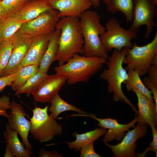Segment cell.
Returning <instances> with one entry per match:
<instances>
[{
    "mask_svg": "<svg viewBox=\"0 0 157 157\" xmlns=\"http://www.w3.org/2000/svg\"><path fill=\"white\" fill-rule=\"evenodd\" d=\"M56 29L60 30L56 60L58 66L67 62L74 54H83L84 40L78 17L60 18Z\"/></svg>",
    "mask_w": 157,
    "mask_h": 157,
    "instance_id": "obj_1",
    "label": "cell"
},
{
    "mask_svg": "<svg viewBox=\"0 0 157 157\" xmlns=\"http://www.w3.org/2000/svg\"><path fill=\"white\" fill-rule=\"evenodd\" d=\"M107 59L104 58L82 56L74 54L64 64L55 67L56 74L65 77L69 85L88 82L100 71Z\"/></svg>",
    "mask_w": 157,
    "mask_h": 157,
    "instance_id": "obj_2",
    "label": "cell"
},
{
    "mask_svg": "<svg viewBox=\"0 0 157 157\" xmlns=\"http://www.w3.org/2000/svg\"><path fill=\"white\" fill-rule=\"evenodd\" d=\"M126 52V48L121 51L114 49L111 55L107 59V69L103 70L99 77L108 83V91L113 94V101L116 102L124 101L130 106L136 116L138 113L136 108L126 96L122 89V83L128 78L127 70L123 66Z\"/></svg>",
    "mask_w": 157,
    "mask_h": 157,
    "instance_id": "obj_3",
    "label": "cell"
},
{
    "mask_svg": "<svg viewBox=\"0 0 157 157\" xmlns=\"http://www.w3.org/2000/svg\"><path fill=\"white\" fill-rule=\"evenodd\" d=\"M79 18L84 40L83 54L87 57L104 58L107 60L108 52L103 46L100 38L106 30L101 24L100 16L98 12L88 10Z\"/></svg>",
    "mask_w": 157,
    "mask_h": 157,
    "instance_id": "obj_4",
    "label": "cell"
},
{
    "mask_svg": "<svg viewBox=\"0 0 157 157\" xmlns=\"http://www.w3.org/2000/svg\"><path fill=\"white\" fill-rule=\"evenodd\" d=\"M48 106L44 108L36 106L33 110V115L30 119V133L40 143L52 140L55 136L61 135L63 132L62 125L48 115Z\"/></svg>",
    "mask_w": 157,
    "mask_h": 157,
    "instance_id": "obj_5",
    "label": "cell"
},
{
    "mask_svg": "<svg viewBox=\"0 0 157 157\" xmlns=\"http://www.w3.org/2000/svg\"><path fill=\"white\" fill-rule=\"evenodd\" d=\"M157 54L156 32L152 40L146 45L139 46L135 42L131 48H127L123 61V64L126 65L125 69L127 71L135 70L140 76H143L147 74L154 56Z\"/></svg>",
    "mask_w": 157,
    "mask_h": 157,
    "instance_id": "obj_6",
    "label": "cell"
},
{
    "mask_svg": "<svg viewBox=\"0 0 157 157\" xmlns=\"http://www.w3.org/2000/svg\"><path fill=\"white\" fill-rule=\"evenodd\" d=\"M106 31L100 36L102 44L108 51L113 49L121 51L123 48H131L132 39L137 38V33L126 30L114 17L109 19L105 24Z\"/></svg>",
    "mask_w": 157,
    "mask_h": 157,
    "instance_id": "obj_7",
    "label": "cell"
},
{
    "mask_svg": "<svg viewBox=\"0 0 157 157\" xmlns=\"http://www.w3.org/2000/svg\"><path fill=\"white\" fill-rule=\"evenodd\" d=\"M134 18L129 30L137 33L142 26H146L144 39H148L154 28L157 26L155 20L157 13L153 0H133Z\"/></svg>",
    "mask_w": 157,
    "mask_h": 157,
    "instance_id": "obj_8",
    "label": "cell"
},
{
    "mask_svg": "<svg viewBox=\"0 0 157 157\" xmlns=\"http://www.w3.org/2000/svg\"><path fill=\"white\" fill-rule=\"evenodd\" d=\"M60 18L59 11L52 9L23 23L17 32L32 38L50 34L56 30Z\"/></svg>",
    "mask_w": 157,
    "mask_h": 157,
    "instance_id": "obj_9",
    "label": "cell"
},
{
    "mask_svg": "<svg viewBox=\"0 0 157 157\" xmlns=\"http://www.w3.org/2000/svg\"><path fill=\"white\" fill-rule=\"evenodd\" d=\"M126 133L121 142L111 145L108 142H104L110 148L115 157H135V149L137 147L136 143L139 138H143L148 131V126L138 122L136 126Z\"/></svg>",
    "mask_w": 157,
    "mask_h": 157,
    "instance_id": "obj_10",
    "label": "cell"
},
{
    "mask_svg": "<svg viewBox=\"0 0 157 157\" xmlns=\"http://www.w3.org/2000/svg\"><path fill=\"white\" fill-rule=\"evenodd\" d=\"M10 109L11 112L6 117L8 125L20 135L26 148L31 150L33 147L28 139L31 128V122L26 118V114L23 107L20 104L12 100Z\"/></svg>",
    "mask_w": 157,
    "mask_h": 157,
    "instance_id": "obj_11",
    "label": "cell"
},
{
    "mask_svg": "<svg viewBox=\"0 0 157 157\" xmlns=\"http://www.w3.org/2000/svg\"><path fill=\"white\" fill-rule=\"evenodd\" d=\"M33 38L17 32L13 36L12 49L9 61L1 76L18 71L22 66L21 62L26 55Z\"/></svg>",
    "mask_w": 157,
    "mask_h": 157,
    "instance_id": "obj_12",
    "label": "cell"
},
{
    "mask_svg": "<svg viewBox=\"0 0 157 157\" xmlns=\"http://www.w3.org/2000/svg\"><path fill=\"white\" fill-rule=\"evenodd\" d=\"M78 115L93 118L98 122V126L108 129L102 139L104 142H110L114 140L120 142L126 135V132L129 131L130 128L135 127V124L138 122L137 117L129 123L123 124L119 123V121L116 119L110 118H99L93 114L85 115L79 114Z\"/></svg>",
    "mask_w": 157,
    "mask_h": 157,
    "instance_id": "obj_13",
    "label": "cell"
},
{
    "mask_svg": "<svg viewBox=\"0 0 157 157\" xmlns=\"http://www.w3.org/2000/svg\"><path fill=\"white\" fill-rule=\"evenodd\" d=\"M66 82L63 76L47 74L32 94L34 101L42 103L49 102Z\"/></svg>",
    "mask_w": 157,
    "mask_h": 157,
    "instance_id": "obj_14",
    "label": "cell"
},
{
    "mask_svg": "<svg viewBox=\"0 0 157 157\" xmlns=\"http://www.w3.org/2000/svg\"><path fill=\"white\" fill-rule=\"evenodd\" d=\"M52 9L49 0H28L20 8L6 17L23 24Z\"/></svg>",
    "mask_w": 157,
    "mask_h": 157,
    "instance_id": "obj_15",
    "label": "cell"
},
{
    "mask_svg": "<svg viewBox=\"0 0 157 157\" xmlns=\"http://www.w3.org/2000/svg\"><path fill=\"white\" fill-rule=\"evenodd\" d=\"M52 9L59 12L60 18L64 17H79L92 5L90 0H49Z\"/></svg>",
    "mask_w": 157,
    "mask_h": 157,
    "instance_id": "obj_16",
    "label": "cell"
},
{
    "mask_svg": "<svg viewBox=\"0 0 157 157\" xmlns=\"http://www.w3.org/2000/svg\"><path fill=\"white\" fill-rule=\"evenodd\" d=\"M137 98L138 122L147 126L157 125V107L137 89L133 88Z\"/></svg>",
    "mask_w": 157,
    "mask_h": 157,
    "instance_id": "obj_17",
    "label": "cell"
},
{
    "mask_svg": "<svg viewBox=\"0 0 157 157\" xmlns=\"http://www.w3.org/2000/svg\"><path fill=\"white\" fill-rule=\"evenodd\" d=\"M17 132L6 125L3 132V138L6 144L4 157H30L32 154L31 150L27 149L23 143L19 140Z\"/></svg>",
    "mask_w": 157,
    "mask_h": 157,
    "instance_id": "obj_18",
    "label": "cell"
},
{
    "mask_svg": "<svg viewBox=\"0 0 157 157\" xmlns=\"http://www.w3.org/2000/svg\"><path fill=\"white\" fill-rule=\"evenodd\" d=\"M50 34L33 38L31 45L21 62L22 66L40 64L47 48Z\"/></svg>",
    "mask_w": 157,
    "mask_h": 157,
    "instance_id": "obj_19",
    "label": "cell"
},
{
    "mask_svg": "<svg viewBox=\"0 0 157 157\" xmlns=\"http://www.w3.org/2000/svg\"><path fill=\"white\" fill-rule=\"evenodd\" d=\"M60 33V30L57 29L51 34L48 45L40 64L38 71L47 73L51 64L56 60Z\"/></svg>",
    "mask_w": 157,
    "mask_h": 157,
    "instance_id": "obj_20",
    "label": "cell"
},
{
    "mask_svg": "<svg viewBox=\"0 0 157 157\" xmlns=\"http://www.w3.org/2000/svg\"><path fill=\"white\" fill-rule=\"evenodd\" d=\"M106 6L107 11L112 14L117 11L124 15L127 23L132 22L133 19V0H102Z\"/></svg>",
    "mask_w": 157,
    "mask_h": 157,
    "instance_id": "obj_21",
    "label": "cell"
},
{
    "mask_svg": "<svg viewBox=\"0 0 157 157\" xmlns=\"http://www.w3.org/2000/svg\"><path fill=\"white\" fill-rule=\"evenodd\" d=\"M107 131L106 129L101 128L83 133L79 134L75 133L74 135L76 138V140L72 142H67L68 146L70 149H73L76 151L80 150L83 146L98 140Z\"/></svg>",
    "mask_w": 157,
    "mask_h": 157,
    "instance_id": "obj_22",
    "label": "cell"
},
{
    "mask_svg": "<svg viewBox=\"0 0 157 157\" xmlns=\"http://www.w3.org/2000/svg\"><path fill=\"white\" fill-rule=\"evenodd\" d=\"M128 78L124 83L126 85L128 91L133 88L137 89L147 98L151 102L154 103L151 91L145 85L140 78L138 72L133 70L127 71Z\"/></svg>",
    "mask_w": 157,
    "mask_h": 157,
    "instance_id": "obj_23",
    "label": "cell"
},
{
    "mask_svg": "<svg viewBox=\"0 0 157 157\" xmlns=\"http://www.w3.org/2000/svg\"><path fill=\"white\" fill-rule=\"evenodd\" d=\"M50 102L51 105L48 110L51 113L50 115L55 119L60 113L67 110L74 111L82 115H88L86 112L64 101L58 93L55 94Z\"/></svg>",
    "mask_w": 157,
    "mask_h": 157,
    "instance_id": "obj_24",
    "label": "cell"
},
{
    "mask_svg": "<svg viewBox=\"0 0 157 157\" xmlns=\"http://www.w3.org/2000/svg\"><path fill=\"white\" fill-rule=\"evenodd\" d=\"M22 24L6 17L0 21L1 43L11 41L13 36L19 31Z\"/></svg>",
    "mask_w": 157,
    "mask_h": 157,
    "instance_id": "obj_25",
    "label": "cell"
},
{
    "mask_svg": "<svg viewBox=\"0 0 157 157\" xmlns=\"http://www.w3.org/2000/svg\"><path fill=\"white\" fill-rule=\"evenodd\" d=\"M39 64L22 66L17 71L15 79L10 85L11 89L15 92L38 71Z\"/></svg>",
    "mask_w": 157,
    "mask_h": 157,
    "instance_id": "obj_26",
    "label": "cell"
},
{
    "mask_svg": "<svg viewBox=\"0 0 157 157\" xmlns=\"http://www.w3.org/2000/svg\"><path fill=\"white\" fill-rule=\"evenodd\" d=\"M47 73L39 71L30 78L27 81L15 92V95H17L26 94L27 96L32 95L40 83L46 76Z\"/></svg>",
    "mask_w": 157,
    "mask_h": 157,
    "instance_id": "obj_27",
    "label": "cell"
},
{
    "mask_svg": "<svg viewBox=\"0 0 157 157\" xmlns=\"http://www.w3.org/2000/svg\"><path fill=\"white\" fill-rule=\"evenodd\" d=\"M12 46V40L2 42L0 45V77L1 76L9 61Z\"/></svg>",
    "mask_w": 157,
    "mask_h": 157,
    "instance_id": "obj_28",
    "label": "cell"
},
{
    "mask_svg": "<svg viewBox=\"0 0 157 157\" xmlns=\"http://www.w3.org/2000/svg\"><path fill=\"white\" fill-rule=\"evenodd\" d=\"M28 0H2L0 3L6 17L18 10Z\"/></svg>",
    "mask_w": 157,
    "mask_h": 157,
    "instance_id": "obj_29",
    "label": "cell"
},
{
    "mask_svg": "<svg viewBox=\"0 0 157 157\" xmlns=\"http://www.w3.org/2000/svg\"><path fill=\"white\" fill-rule=\"evenodd\" d=\"M151 128L153 136L152 141L150 143L149 147L141 153H136L135 156L138 157H144L147 153L151 151L155 153L156 156H157V131L156 126L152 124L150 126Z\"/></svg>",
    "mask_w": 157,
    "mask_h": 157,
    "instance_id": "obj_30",
    "label": "cell"
},
{
    "mask_svg": "<svg viewBox=\"0 0 157 157\" xmlns=\"http://www.w3.org/2000/svg\"><path fill=\"white\" fill-rule=\"evenodd\" d=\"M94 142H91L82 147L80 150V157H101L96 153L93 147Z\"/></svg>",
    "mask_w": 157,
    "mask_h": 157,
    "instance_id": "obj_31",
    "label": "cell"
},
{
    "mask_svg": "<svg viewBox=\"0 0 157 157\" xmlns=\"http://www.w3.org/2000/svg\"><path fill=\"white\" fill-rule=\"evenodd\" d=\"M9 97L5 95L0 97V116L7 117V110L10 108L11 102Z\"/></svg>",
    "mask_w": 157,
    "mask_h": 157,
    "instance_id": "obj_32",
    "label": "cell"
},
{
    "mask_svg": "<svg viewBox=\"0 0 157 157\" xmlns=\"http://www.w3.org/2000/svg\"><path fill=\"white\" fill-rule=\"evenodd\" d=\"M17 71L15 73L0 77V92L3 90L7 86L11 85L15 79Z\"/></svg>",
    "mask_w": 157,
    "mask_h": 157,
    "instance_id": "obj_33",
    "label": "cell"
},
{
    "mask_svg": "<svg viewBox=\"0 0 157 157\" xmlns=\"http://www.w3.org/2000/svg\"><path fill=\"white\" fill-rule=\"evenodd\" d=\"M142 81L147 88L151 91L154 101L157 107V87L153 83L148 76L144 77Z\"/></svg>",
    "mask_w": 157,
    "mask_h": 157,
    "instance_id": "obj_34",
    "label": "cell"
},
{
    "mask_svg": "<svg viewBox=\"0 0 157 157\" xmlns=\"http://www.w3.org/2000/svg\"><path fill=\"white\" fill-rule=\"evenodd\" d=\"M147 73L148 77L153 83L157 87V64L151 65L148 69Z\"/></svg>",
    "mask_w": 157,
    "mask_h": 157,
    "instance_id": "obj_35",
    "label": "cell"
},
{
    "mask_svg": "<svg viewBox=\"0 0 157 157\" xmlns=\"http://www.w3.org/2000/svg\"><path fill=\"white\" fill-rule=\"evenodd\" d=\"M40 157H61L63 155L60 154L56 151H46L44 148H41L38 153Z\"/></svg>",
    "mask_w": 157,
    "mask_h": 157,
    "instance_id": "obj_36",
    "label": "cell"
},
{
    "mask_svg": "<svg viewBox=\"0 0 157 157\" xmlns=\"http://www.w3.org/2000/svg\"><path fill=\"white\" fill-rule=\"evenodd\" d=\"M92 6L95 7H99L100 6V0H90Z\"/></svg>",
    "mask_w": 157,
    "mask_h": 157,
    "instance_id": "obj_37",
    "label": "cell"
},
{
    "mask_svg": "<svg viewBox=\"0 0 157 157\" xmlns=\"http://www.w3.org/2000/svg\"><path fill=\"white\" fill-rule=\"evenodd\" d=\"M6 17L4 11L0 3V21Z\"/></svg>",
    "mask_w": 157,
    "mask_h": 157,
    "instance_id": "obj_38",
    "label": "cell"
},
{
    "mask_svg": "<svg viewBox=\"0 0 157 157\" xmlns=\"http://www.w3.org/2000/svg\"><path fill=\"white\" fill-rule=\"evenodd\" d=\"M1 41L0 33V45L1 44Z\"/></svg>",
    "mask_w": 157,
    "mask_h": 157,
    "instance_id": "obj_39",
    "label": "cell"
},
{
    "mask_svg": "<svg viewBox=\"0 0 157 157\" xmlns=\"http://www.w3.org/2000/svg\"><path fill=\"white\" fill-rule=\"evenodd\" d=\"M2 0H0V2Z\"/></svg>",
    "mask_w": 157,
    "mask_h": 157,
    "instance_id": "obj_40",
    "label": "cell"
}]
</instances>
